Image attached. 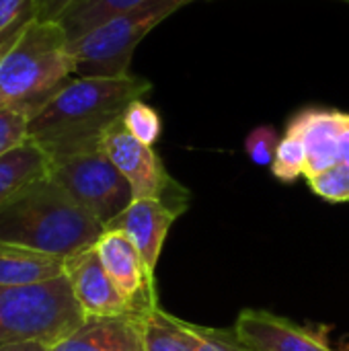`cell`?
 <instances>
[{"mask_svg":"<svg viewBox=\"0 0 349 351\" xmlns=\"http://www.w3.org/2000/svg\"><path fill=\"white\" fill-rule=\"evenodd\" d=\"M121 123L128 134H132L138 142L146 146H154L163 134V119L158 111L142 99H136L128 105L121 115Z\"/></svg>","mask_w":349,"mask_h":351,"instance_id":"cell-20","label":"cell"},{"mask_svg":"<svg viewBox=\"0 0 349 351\" xmlns=\"http://www.w3.org/2000/svg\"><path fill=\"white\" fill-rule=\"evenodd\" d=\"M181 214L183 210L173 208L160 199H134L117 218L105 226V230L123 232L142 255L148 274L154 278L165 239Z\"/></svg>","mask_w":349,"mask_h":351,"instance_id":"cell-11","label":"cell"},{"mask_svg":"<svg viewBox=\"0 0 349 351\" xmlns=\"http://www.w3.org/2000/svg\"><path fill=\"white\" fill-rule=\"evenodd\" d=\"M49 351H144L140 317L86 319L78 331Z\"/></svg>","mask_w":349,"mask_h":351,"instance_id":"cell-13","label":"cell"},{"mask_svg":"<svg viewBox=\"0 0 349 351\" xmlns=\"http://www.w3.org/2000/svg\"><path fill=\"white\" fill-rule=\"evenodd\" d=\"M280 140L274 125H259L245 138V152L257 167H272Z\"/></svg>","mask_w":349,"mask_h":351,"instance_id":"cell-23","label":"cell"},{"mask_svg":"<svg viewBox=\"0 0 349 351\" xmlns=\"http://www.w3.org/2000/svg\"><path fill=\"white\" fill-rule=\"evenodd\" d=\"M74 0H37L41 21H60Z\"/></svg>","mask_w":349,"mask_h":351,"instance_id":"cell-25","label":"cell"},{"mask_svg":"<svg viewBox=\"0 0 349 351\" xmlns=\"http://www.w3.org/2000/svg\"><path fill=\"white\" fill-rule=\"evenodd\" d=\"M152 90L148 78L128 76H74L41 111L29 119V140L49 160L101 148L109 128L121 121L136 99Z\"/></svg>","mask_w":349,"mask_h":351,"instance_id":"cell-1","label":"cell"},{"mask_svg":"<svg viewBox=\"0 0 349 351\" xmlns=\"http://www.w3.org/2000/svg\"><path fill=\"white\" fill-rule=\"evenodd\" d=\"M346 2H349V0H346Z\"/></svg>","mask_w":349,"mask_h":351,"instance_id":"cell-28","label":"cell"},{"mask_svg":"<svg viewBox=\"0 0 349 351\" xmlns=\"http://www.w3.org/2000/svg\"><path fill=\"white\" fill-rule=\"evenodd\" d=\"M309 187L315 195L331 204H346L349 202V167L337 162L317 175L306 177Z\"/></svg>","mask_w":349,"mask_h":351,"instance_id":"cell-22","label":"cell"},{"mask_svg":"<svg viewBox=\"0 0 349 351\" xmlns=\"http://www.w3.org/2000/svg\"><path fill=\"white\" fill-rule=\"evenodd\" d=\"M68 35L58 21H35L0 58V109L31 119L74 76Z\"/></svg>","mask_w":349,"mask_h":351,"instance_id":"cell-3","label":"cell"},{"mask_svg":"<svg viewBox=\"0 0 349 351\" xmlns=\"http://www.w3.org/2000/svg\"><path fill=\"white\" fill-rule=\"evenodd\" d=\"M29 140V119L16 111L0 109V156Z\"/></svg>","mask_w":349,"mask_h":351,"instance_id":"cell-24","label":"cell"},{"mask_svg":"<svg viewBox=\"0 0 349 351\" xmlns=\"http://www.w3.org/2000/svg\"><path fill=\"white\" fill-rule=\"evenodd\" d=\"M339 156L344 165L349 167V113H344V125H341V138H339Z\"/></svg>","mask_w":349,"mask_h":351,"instance_id":"cell-26","label":"cell"},{"mask_svg":"<svg viewBox=\"0 0 349 351\" xmlns=\"http://www.w3.org/2000/svg\"><path fill=\"white\" fill-rule=\"evenodd\" d=\"M49 346L43 343H19V346H8V348H0V351H49Z\"/></svg>","mask_w":349,"mask_h":351,"instance_id":"cell-27","label":"cell"},{"mask_svg":"<svg viewBox=\"0 0 349 351\" xmlns=\"http://www.w3.org/2000/svg\"><path fill=\"white\" fill-rule=\"evenodd\" d=\"M232 331L251 351H337L325 331L302 327L269 311H243Z\"/></svg>","mask_w":349,"mask_h":351,"instance_id":"cell-10","label":"cell"},{"mask_svg":"<svg viewBox=\"0 0 349 351\" xmlns=\"http://www.w3.org/2000/svg\"><path fill=\"white\" fill-rule=\"evenodd\" d=\"M344 113L329 107H304L296 111L286 132L296 134L306 148V175H317L341 160L339 138L344 125Z\"/></svg>","mask_w":349,"mask_h":351,"instance_id":"cell-12","label":"cell"},{"mask_svg":"<svg viewBox=\"0 0 349 351\" xmlns=\"http://www.w3.org/2000/svg\"><path fill=\"white\" fill-rule=\"evenodd\" d=\"M183 331L189 335L193 350L195 351H251L239 337L234 331L226 329H212L204 325H195L189 321L179 319Z\"/></svg>","mask_w":349,"mask_h":351,"instance_id":"cell-21","label":"cell"},{"mask_svg":"<svg viewBox=\"0 0 349 351\" xmlns=\"http://www.w3.org/2000/svg\"><path fill=\"white\" fill-rule=\"evenodd\" d=\"M148 0H74L58 21L68 35V41L88 33L97 25L128 12Z\"/></svg>","mask_w":349,"mask_h":351,"instance_id":"cell-16","label":"cell"},{"mask_svg":"<svg viewBox=\"0 0 349 351\" xmlns=\"http://www.w3.org/2000/svg\"><path fill=\"white\" fill-rule=\"evenodd\" d=\"M39 21L37 0H0V58Z\"/></svg>","mask_w":349,"mask_h":351,"instance_id":"cell-18","label":"cell"},{"mask_svg":"<svg viewBox=\"0 0 349 351\" xmlns=\"http://www.w3.org/2000/svg\"><path fill=\"white\" fill-rule=\"evenodd\" d=\"M49 156L31 140L0 156V206L27 185L49 177Z\"/></svg>","mask_w":349,"mask_h":351,"instance_id":"cell-15","label":"cell"},{"mask_svg":"<svg viewBox=\"0 0 349 351\" xmlns=\"http://www.w3.org/2000/svg\"><path fill=\"white\" fill-rule=\"evenodd\" d=\"M66 259L0 243V286H37L62 278Z\"/></svg>","mask_w":349,"mask_h":351,"instance_id":"cell-14","label":"cell"},{"mask_svg":"<svg viewBox=\"0 0 349 351\" xmlns=\"http://www.w3.org/2000/svg\"><path fill=\"white\" fill-rule=\"evenodd\" d=\"M49 179H53L103 226H107L134 202L130 183L115 169L103 148L51 160Z\"/></svg>","mask_w":349,"mask_h":351,"instance_id":"cell-6","label":"cell"},{"mask_svg":"<svg viewBox=\"0 0 349 351\" xmlns=\"http://www.w3.org/2000/svg\"><path fill=\"white\" fill-rule=\"evenodd\" d=\"M105 226L53 179H39L0 206V243L68 259L95 247Z\"/></svg>","mask_w":349,"mask_h":351,"instance_id":"cell-2","label":"cell"},{"mask_svg":"<svg viewBox=\"0 0 349 351\" xmlns=\"http://www.w3.org/2000/svg\"><path fill=\"white\" fill-rule=\"evenodd\" d=\"M84 323L86 317L66 274L37 286H0V348L19 343L53 348Z\"/></svg>","mask_w":349,"mask_h":351,"instance_id":"cell-4","label":"cell"},{"mask_svg":"<svg viewBox=\"0 0 349 351\" xmlns=\"http://www.w3.org/2000/svg\"><path fill=\"white\" fill-rule=\"evenodd\" d=\"M195 0H148L68 43L76 76H128L140 41L165 19Z\"/></svg>","mask_w":349,"mask_h":351,"instance_id":"cell-5","label":"cell"},{"mask_svg":"<svg viewBox=\"0 0 349 351\" xmlns=\"http://www.w3.org/2000/svg\"><path fill=\"white\" fill-rule=\"evenodd\" d=\"M272 173L282 183H294L298 177L306 175V148L296 134L286 132L280 140L272 162Z\"/></svg>","mask_w":349,"mask_h":351,"instance_id":"cell-19","label":"cell"},{"mask_svg":"<svg viewBox=\"0 0 349 351\" xmlns=\"http://www.w3.org/2000/svg\"><path fill=\"white\" fill-rule=\"evenodd\" d=\"M95 251L115 290L130 302L136 315H144L158 304L156 282L148 274L142 255L123 232L105 230L95 243Z\"/></svg>","mask_w":349,"mask_h":351,"instance_id":"cell-8","label":"cell"},{"mask_svg":"<svg viewBox=\"0 0 349 351\" xmlns=\"http://www.w3.org/2000/svg\"><path fill=\"white\" fill-rule=\"evenodd\" d=\"M140 331L144 351H195L179 319L158 304L140 315Z\"/></svg>","mask_w":349,"mask_h":351,"instance_id":"cell-17","label":"cell"},{"mask_svg":"<svg viewBox=\"0 0 349 351\" xmlns=\"http://www.w3.org/2000/svg\"><path fill=\"white\" fill-rule=\"evenodd\" d=\"M101 148L130 183L134 199H160L183 212L189 208V191L173 179L154 146L138 142L121 121L107 130Z\"/></svg>","mask_w":349,"mask_h":351,"instance_id":"cell-7","label":"cell"},{"mask_svg":"<svg viewBox=\"0 0 349 351\" xmlns=\"http://www.w3.org/2000/svg\"><path fill=\"white\" fill-rule=\"evenodd\" d=\"M66 278L86 319L140 317L130 306V302L115 290L95 247L84 249L66 259Z\"/></svg>","mask_w":349,"mask_h":351,"instance_id":"cell-9","label":"cell"}]
</instances>
